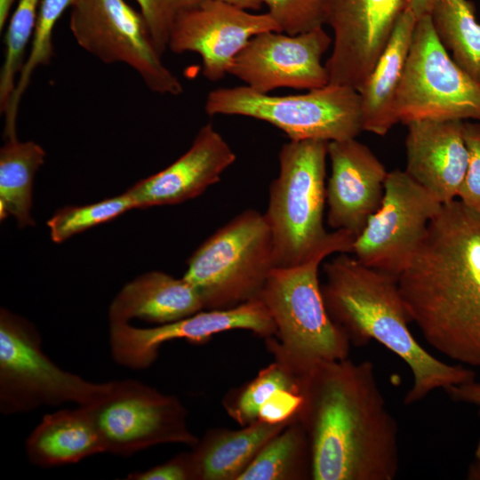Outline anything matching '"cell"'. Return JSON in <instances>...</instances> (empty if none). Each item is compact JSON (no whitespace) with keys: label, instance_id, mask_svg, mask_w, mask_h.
<instances>
[{"label":"cell","instance_id":"1","mask_svg":"<svg viewBox=\"0 0 480 480\" xmlns=\"http://www.w3.org/2000/svg\"><path fill=\"white\" fill-rule=\"evenodd\" d=\"M297 418L308 438L313 480H393L399 433L371 361L323 362L300 375Z\"/></svg>","mask_w":480,"mask_h":480},{"label":"cell","instance_id":"2","mask_svg":"<svg viewBox=\"0 0 480 480\" xmlns=\"http://www.w3.org/2000/svg\"><path fill=\"white\" fill-rule=\"evenodd\" d=\"M411 321L451 360L480 368V215L443 204L396 276Z\"/></svg>","mask_w":480,"mask_h":480},{"label":"cell","instance_id":"3","mask_svg":"<svg viewBox=\"0 0 480 480\" xmlns=\"http://www.w3.org/2000/svg\"><path fill=\"white\" fill-rule=\"evenodd\" d=\"M323 272L326 309L350 343L364 346L378 341L409 367L412 384L405 404L476 379L471 369L439 360L414 338L395 276L370 268L348 252H339L324 262Z\"/></svg>","mask_w":480,"mask_h":480},{"label":"cell","instance_id":"4","mask_svg":"<svg viewBox=\"0 0 480 480\" xmlns=\"http://www.w3.org/2000/svg\"><path fill=\"white\" fill-rule=\"evenodd\" d=\"M355 238L347 233L303 263L275 268L259 297L276 326V334L265 339L267 349L297 377L348 357L351 343L326 309L319 268L331 254L351 253Z\"/></svg>","mask_w":480,"mask_h":480},{"label":"cell","instance_id":"5","mask_svg":"<svg viewBox=\"0 0 480 480\" xmlns=\"http://www.w3.org/2000/svg\"><path fill=\"white\" fill-rule=\"evenodd\" d=\"M328 143L289 140L280 148L278 174L269 186L263 212L273 238L276 268L303 263L349 233H328L324 226Z\"/></svg>","mask_w":480,"mask_h":480},{"label":"cell","instance_id":"6","mask_svg":"<svg viewBox=\"0 0 480 480\" xmlns=\"http://www.w3.org/2000/svg\"><path fill=\"white\" fill-rule=\"evenodd\" d=\"M182 276L206 310L228 309L258 300L276 268L264 213L247 209L210 236L190 256Z\"/></svg>","mask_w":480,"mask_h":480},{"label":"cell","instance_id":"7","mask_svg":"<svg viewBox=\"0 0 480 480\" xmlns=\"http://www.w3.org/2000/svg\"><path fill=\"white\" fill-rule=\"evenodd\" d=\"M204 111L209 116H241L268 123L290 140L330 142L356 138L364 132L358 92L332 84L284 96L246 85L220 87L207 94Z\"/></svg>","mask_w":480,"mask_h":480},{"label":"cell","instance_id":"8","mask_svg":"<svg viewBox=\"0 0 480 480\" xmlns=\"http://www.w3.org/2000/svg\"><path fill=\"white\" fill-rule=\"evenodd\" d=\"M107 386L60 368L42 349L36 328L5 308L0 311V412H28L42 405L92 401Z\"/></svg>","mask_w":480,"mask_h":480},{"label":"cell","instance_id":"9","mask_svg":"<svg viewBox=\"0 0 480 480\" xmlns=\"http://www.w3.org/2000/svg\"><path fill=\"white\" fill-rule=\"evenodd\" d=\"M83 406L89 414L105 452L131 456L161 444L194 446L187 410L180 399L135 380L107 382Z\"/></svg>","mask_w":480,"mask_h":480},{"label":"cell","instance_id":"10","mask_svg":"<svg viewBox=\"0 0 480 480\" xmlns=\"http://www.w3.org/2000/svg\"><path fill=\"white\" fill-rule=\"evenodd\" d=\"M395 114L404 124L419 120L480 122V84L452 60L429 15L416 21Z\"/></svg>","mask_w":480,"mask_h":480},{"label":"cell","instance_id":"11","mask_svg":"<svg viewBox=\"0 0 480 480\" xmlns=\"http://www.w3.org/2000/svg\"><path fill=\"white\" fill-rule=\"evenodd\" d=\"M69 28L77 44L106 64L123 63L158 94L183 92L180 79L163 63L140 12L124 0H76Z\"/></svg>","mask_w":480,"mask_h":480},{"label":"cell","instance_id":"12","mask_svg":"<svg viewBox=\"0 0 480 480\" xmlns=\"http://www.w3.org/2000/svg\"><path fill=\"white\" fill-rule=\"evenodd\" d=\"M442 205L405 171L388 172L380 205L356 236L351 253L361 263L396 277L413 258Z\"/></svg>","mask_w":480,"mask_h":480},{"label":"cell","instance_id":"13","mask_svg":"<svg viewBox=\"0 0 480 480\" xmlns=\"http://www.w3.org/2000/svg\"><path fill=\"white\" fill-rule=\"evenodd\" d=\"M332 44L323 27L297 35L263 32L249 40L228 74L262 93L281 87L322 88L329 84L322 58Z\"/></svg>","mask_w":480,"mask_h":480},{"label":"cell","instance_id":"14","mask_svg":"<svg viewBox=\"0 0 480 480\" xmlns=\"http://www.w3.org/2000/svg\"><path fill=\"white\" fill-rule=\"evenodd\" d=\"M245 330L264 339L276 334L275 324L260 300L228 309H204L192 316L151 328L128 323L109 324L110 351L122 366L143 370L156 359L158 349L168 341L185 340L204 343L218 333Z\"/></svg>","mask_w":480,"mask_h":480},{"label":"cell","instance_id":"15","mask_svg":"<svg viewBox=\"0 0 480 480\" xmlns=\"http://www.w3.org/2000/svg\"><path fill=\"white\" fill-rule=\"evenodd\" d=\"M406 0H330L329 84L358 91L388 42Z\"/></svg>","mask_w":480,"mask_h":480},{"label":"cell","instance_id":"16","mask_svg":"<svg viewBox=\"0 0 480 480\" xmlns=\"http://www.w3.org/2000/svg\"><path fill=\"white\" fill-rule=\"evenodd\" d=\"M267 31H281L268 12L252 13L218 0H207L176 17L168 49L176 54L197 53L203 76L216 82L228 74L249 40Z\"/></svg>","mask_w":480,"mask_h":480},{"label":"cell","instance_id":"17","mask_svg":"<svg viewBox=\"0 0 480 480\" xmlns=\"http://www.w3.org/2000/svg\"><path fill=\"white\" fill-rule=\"evenodd\" d=\"M331 174L326 184L327 224L355 236L380 205L388 172L364 144L353 139L330 141Z\"/></svg>","mask_w":480,"mask_h":480},{"label":"cell","instance_id":"18","mask_svg":"<svg viewBox=\"0 0 480 480\" xmlns=\"http://www.w3.org/2000/svg\"><path fill=\"white\" fill-rule=\"evenodd\" d=\"M236 156L212 124L202 126L190 148L164 170L127 191L135 208L176 204L195 198L219 182Z\"/></svg>","mask_w":480,"mask_h":480},{"label":"cell","instance_id":"19","mask_svg":"<svg viewBox=\"0 0 480 480\" xmlns=\"http://www.w3.org/2000/svg\"><path fill=\"white\" fill-rule=\"evenodd\" d=\"M406 125L405 172L442 204L455 200L468 163L464 121L419 120Z\"/></svg>","mask_w":480,"mask_h":480},{"label":"cell","instance_id":"20","mask_svg":"<svg viewBox=\"0 0 480 480\" xmlns=\"http://www.w3.org/2000/svg\"><path fill=\"white\" fill-rule=\"evenodd\" d=\"M204 309L198 292L183 277L150 271L124 285L109 306L108 319L109 324L139 318L164 324Z\"/></svg>","mask_w":480,"mask_h":480},{"label":"cell","instance_id":"21","mask_svg":"<svg viewBox=\"0 0 480 480\" xmlns=\"http://www.w3.org/2000/svg\"><path fill=\"white\" fill-rule=\"evenodd\" d=\"M407 9L358 93L364 131L383 136L396 124L395 103L416 25Z\"/></svg>","mask_w":480,"mask_h":480},{"label":"cell","instance_id":"22","mask_svg":"<svg viewBox=\"0 0 480 480\" xmlns=\"http://www.w3.org/2000/svg\"><path fill=\"white\" fill-rule=\"evenodd\" d=\"M296 418L278 424L257 420L236 430L209 428L189 452L195 480H238L264 445Z\"/></svg>","mask_w":480,"mask_h":480},{"label":"cell","instance_id":"23","mask_svg":"<svg viewBox=\"0 0 480 480\" xmlns=\"http://www.w3.org/2000/svg\"><path fill=\"white\" fill-rule=\"evenodd\" d=\"M29 461L52 468L105 452L98 432L83 406L45 414L26 440Z\"/></svg>","mask_w":480,"mask_h":480},{"label":"cell","instance_id":"24","mask_svg":"<svg viewBox=\"0 0 480 480\" xmlns=\"http://www.w3.org/2000/svg\"><path fill=\"white\" fill-rule=\"evenodd\" d=\"M45 151L37 143L7 139L0 149V214L12 215L19 227L33 226V181Z\"/></svg>","mask_w":480,"mask_h":480},{"label":"cell","instance_id":"25","mask_svg":"<svg viewBox=\"0 0 480 480\" xmlns=\"http://www.w3.org/2000/svg\"><path fill=\"white\" fill-rule=\"evenodd\" d=\"M312 479V458L307 434L298 418L272 437L238 480Z\"/></svg>","mask_w":480,"mask_h":480},{"label":"cell","instance_id":"26","mask_svg":"<svg viewBox=\"0 0 480 480\" xmlns=\"http://www.w3.org/2000/svg\"><path fill=\"white\" fill-rule=\"evenodd\" d=\"M436 35L452 60L480 84V24L469 0H435L429 13Z\"/></svg>","mask_w":480,"mask_h":480},{"label":"cell","instance_id":"27","mask_svg":"<svg viewBox=\"0 0 480 480\" xmlns=\"http://www.w3.org/2000/svg\"><path fill=\"white\" fill-rule=\"evenodd\" d=\"M76 0H42L33 34L30 51L18 76L14 91L4 112L5 139L17 137L16 124L20 100L35 70L50 63L53 56V30L64 12Z\"/></svg>","mask_w":480,"mask_h":480},{"label":"cell","instance_id":"28","mask_svg":"<svg viewBox=\"0 0 480 480\" xmlns=\"http://www.w3.org/2000/svg\"><path fill=\"white\" fill-rule=\"evenodd\" d=\"M279 389L300 392V379L274 360L253 380L229 391L222 405L229 417L244 427L258 420L260 407Z\"/></svg>","mask_w":480,"mask_h":480},{"label":"cell","instance_id":"29","mask_svg":"<svg viewBox=\"0 0 480 480\" xmlns=\"http://www.w3.org/2000/svg\"><path fill=\"white\" fill-rule=\"evenodd\" d=\"M42 0H19L4 37V53L0 72V112L4 114L26 60Z\"/></svg>","mask_w":480,"mask_h":480},{"label":"cell","instance_id":"30","mask_svg":"<svg viewBox=\"0 0 480 480\" xmlns=\"http://www.w3.org/2000/svg\"><path fill=\"white\" fill-rule=\"evenodd\" d=\"M133 208L135 204L132 198L124 192L91 204L65 206L53 214L47 226L52 240L62 243L74 235L111 220Z\"/></svg>","mask_w":480,"mask_h":480},{"label":"cell","instance_id":"31","mask_svg":"<svg viewBox=\"0 0 480 480\" xmlns=\"http://www.w3.org/2000/svg\"><path fill=\"white\" fill-rule=\"evenodd\" d=\"M330 0H263L281 32L297 35L327 24Z\"/></svg>","mask_w":480,"mask_h":480},{"label":"cell","instance_id":"32","mask_svg":"<svg viewBox=\"0 0 480 480\" xmlns=\"http://www.w3.org/2000/svg\"><path fill=\"white\" fill-rule=\"evenodd\" d=\"M140 6L153 43L163 53L168 49L171 29L176 17L207 0H135Z\"/></svg>","mask_w":480,"mask_h":480},{"label":"cell","instance_id":"33","mask_svg":"<svg viewBox=\"0 0 480 480\" xmlns=\"http://www.w3.org/2000/svg\"><path fill=\"white\" fill-rule=\"evenodd\" d=\"M464 139L468 163L457 197L466 208L480 215V122H464Z\"/></svg>","mask_w":480,"mask_h":480},{"label":"cell","instance_id":"34","mask_svg":"<svg viewBox=\"0 0 480 480\" xmlns=\"http://www.w3.org/2000/svg\"><path fill=\"white\" fill-rule=\"evenodd\" d=\"M303 397L300 391L279 389L260 407L258 420L278 424L297 417Z\"/></svg>","mask_w":480,"mask_h":480},{"label":"cell","instance_id":"35","mask_svg":"<svg viewBox=\"0 0 480 480\" xmlns=\"http://www.w3.org/2000/svg\"><path fill=\"white\" fill-rule=\"evenodd\" d=\"M129 480H195L189 452H182L168 461L143 471H135Z\"/></svg>","mask_w":480,"mask_h":480},{"label":"cell","instance_id":"36","mask_svg":"<svg viewBox=\"0 0 480 480\" xmlns=\"http://www.w3.org/2000/svg\"><path fill=\"white\" fill-rule=\"evenodd\" d=\"M456 403L475 407L480 415V380L476 379L444 390Z\"/></svg>","mask_w":480,"mask_h":480},{"label":"cell","instance_id":"37","mask_svg":"<svg viewBox=\"0 0 480 480\" xmlns=\"http://www.w3.org/2000/svg\"><path fill=\"white\" fill-rule=\"evenodd\" d=\"M435 0H406L405 9L409 10L418 20L429 15Z\"/></svg>","mask_w":480,"mask_h":480},{"label":"cell","instance_id":"38","mask_svg":"<svg viewBox=\"0 0 480 480\" xmlns=\"http://www.w3.org/2000/svg\"><path fill=\"white\" fill-rule=\"evenodd\" d=\"M467 477L469 480H480V436L475 449L473 460L468 469Z\"/></svg>","mask_w":480,"mask_h":480},{"label":"cell","instance_id":"39","mask_svg":"<svg viewBox=\"0 0 480 480\" xmlns=\"http://www.w3.org/2000/svg\"><path fill=\"white\" fill-rule=\"evenodd\" d=\"M242 10H259L264 4L263 0H218Z\"/></svg>","mask_w":480,"mask_h":480},{"label":"cell","instance_id":"40","mask_svg":"<svg viewBox=\"0 0 480 480\" xmlns=\"http://www.w3.org/2000/svg\"><path fill=\"white\" fill-rule=\"evenodd\" d=\"M15 0H0V31L2 32L6 25L11 13L12 7Z\"/></svg>","mask_w":480,"mask_h":480}]
</instances>
